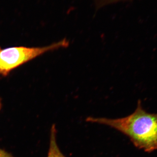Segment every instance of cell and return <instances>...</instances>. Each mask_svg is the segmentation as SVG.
Masks as SVG:
<instances>
[{"label":"cell","mask_w":157,"mask_h":157,"mask_svg":"<svg viewBox=\"0 0 157 157\" xmlns=\"http://www.w3.org/2000/svg\"><path fill=\"white\" fill-rule=\"evenodd\" d=\"M86 121L105 125L126 135L137 148L150 153L157 149V113H149L138 101L132 114L120 118L89 117Z\"/></svg>","instance_id":"1"},{"label":"cell","mask_w":157,"mask_h":157,"mask_svg":"<svg viewBox=\"0 0 157 157\" xmlns=\"http://www.w3.org/2000/svg\"><path fill=\"white\" fill-rule=\"evenodd\" d=\"M70 45L67 39L41 47L17 46L2 48L0 47V76H8L14 69L48 52L66 48Z\"/></svg>","instance_id":"2"},{"label":"cell","mask_w":157,"mask_h":157,"mask_svg":"<svg viewBox=\"0 0 157 157\" xmlns=\"http://www.w3.org/2000/svg\"><path fill=\"white\" fill-rule=\"evenodd\" d=\"M57 130L55 125H52L50 132V142L47 157H66L60 150L56 141Z\"/></svg>","instance_id":"3"},{"label":"cell","mask_w":157,"mask_h":157,"mask_svg":"<svg viewBox=\"0 0 157 157\" xmlns=\"http://www.w3.org/2000/svg\"><path fill=\"white\" fill-rule=\"evenodd\" d=\"M95 6L97 9L104 7V6L116 4L121 2H129L132 0H93Z\"/></svg>","instance_id":"4"},{"label":"cell","mask_w":157,"mask_h":157,"mask_svg":"<svg viewBox=\"0 0 157 157\" xmlns=\"http://www.w3.org/2000/svg\"><path fill=\"white\" fill-rule=\"evenodd\" d=\"M0 157H14L11 154L0 148Z\"/></svg>","instance_id":"5"},{"label":"cell","mask_w":157,"mask_h":157,"mask_svg":"<svg viewBox=\"0 0 157 157\" xmlns=\"http://www.w3.org/2000/svg\"><path fill=\"white\" fill-rule=\"evenodd\" d=\"M2 99L0 98V110H1V109H2Z\"/></svg>","instance_id":"6"}]
</instances>
